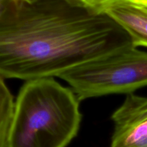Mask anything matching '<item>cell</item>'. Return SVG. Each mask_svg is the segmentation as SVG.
I'll return each instance as SVG.
<instances>
[{"label": "cell", "mask_w": 147, "mask_h": 147, "mask_svg": "<svg viewBox=\"0 0 147 147\" xmlns=\"http://www.w3.org/2000/svg\"><path fill=\"white\" fill-rule=\"evenodd\" d=\"M80 102L53 78L25 81L15 101L8 147H66L80 129Z\"/></svg>", "instance_id": "7a4b0ae2"}, {"label": "cell", "mask_w": 147, "mask_h": 147, "mask_svg": "<svg viewBox=\"0 0 147 147\" xmlns=\"http://www.w3.org/2000/svg\"><path fill=\"white\" fill-rule=\"evenodd\" d=\"M134 46L100 9L67 0H0V78L58 77Z\"/></svg>", "instance_id": "6da1fadb"}, {"label": "cell", "mask_w": 147, "mask_h": 147, "mask_svg": "<svg viewBox=\"0 0 147 147\" xmlns=\"http://www.w3.org/2000/svg\"><path fill=\"white\" fill-rule=\"evenodd\" d=\"M15 112V102L6 85L0 78V147H8L9 136Z\"/></svg>", "instance_id": "8992f818"}, {"label": "cell", "mask_w": 147, "mask_h": 147, "mask_svg": "<svg viewBox=\"0 0 147 147\" xmlns=\"http://www.w3.org/2000/svg\"><path fill=\"white\" fill-rule=\"evenodd\" d=\"M27 1H36V0H27ZM67 1H73V2L82 3V4H83V0H67Z\"/></svg>", "instance_id": "ba28073f"}, {"label": "cell", "mask_w": 147, "mask_h": 147, "mask_svg": "<svg viewBox=\"0 0 147 147\" xmlns=\"http://www.w3.org/2000/svg\"><path fill=\"white\" fill-rule=\"evenodd\" d=\"M111 119V147H147V97L126 95Z\"/></svg>", "instance_id": "277c9868"}, {"label": "cell", "mask_w": 147, "mask_h": 147, "mask_svg": "<svg viewBox=\"0 0 147 147\" xmlns=\"http://www.w3.org/2000/svg\"><path fill=\"white\" fill-rule=\"evenodd\" d=\"M66 82L79 100L111 94H132L147 86V52L121 49L65 72Z\"/></svg>", "instance_id": "3957f363"}, {"label": "cell", "mask_w": 147, "mask_h": 147, "mask_svg": "<svg viewBox=\"0 0 147 147\" xmlns=\"http://www.w3.org/2000/svg\"><path fill=\"white\" fill-rule=\"evenodd\" d=\"M114 0H83V4L93 8L100 9L103 6L106 5Z\"/></svg>", "instance_id": "52a82bcc"}, {"label": "cell", "mask_w": 147, "mask_h": 147, "mask_svg": "<svg viewBox=\"0 0 147 147\" xmlns=\"http://www.w3.org/2000/svg\"><path fill=\"white\" fill-rule=\"evenodd\" d=\"M98 9L128 33L134 47H147V0H114Z\"/></svg>", "instance_id": "5b68a950"}]
</instances>
